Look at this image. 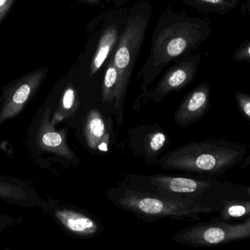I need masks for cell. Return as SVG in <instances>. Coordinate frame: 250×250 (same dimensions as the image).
Listing matches in <instances>:
<instances>
[{
  "label": "cell",
  "instance_id": "cell-1",
  "mask_svg": "<svg viewBox=\"0 0 250 250\" xmlns=\"http://www.w3.org/2000/svg\"><path fill=\"white\" fill-rule=\"evenodd\" d=\"M204 38L201 21L189 17L185 12L176 11L171 4H167L159 16L149 56L140 70L139 77L143 79L141 98H146L148 86L166 67L192 54Z\"/></svg>",
  "mask_w": 250,
  "mask_h": 250
},
{
  "label": "cell",
  "instance_id": "cell-2",
  "mask_svg": "<svg viewBox=\"0 0 250 250\" xmlns=\"http://www.w3.org/2000/svg\"><path fill=\"white\" fill-rule=\"evenodd\" d=\"M124 184L134 189L154 192L175 199L191 200L218 213L225 203L247 195L245 185L219 182L210 177L126 175Z\"/></svg>",
  "mask_w": 250,
  "mask_h": 250
},
{
  "label": "cell",
  "instance_id": "cell-3",
  "mask_svg": "<svg viewBox=\"0 0 250 250\" xmlns=\"http://www.w3.org/2000/svg\"><path fill=\"white\" fill-rule=\"evenodd\" d=\"M248 151L245 144L220 139L191 142L170 151L160 158L165 170L215 178L242 163Z\"/></svg>",
  "mask_w": 250,
  "mask_h": 250
},
{
  "label": "cell",
  "instance_id": "cell-4",
  "mask_svg": "<svg viewBox=\"0 0 250 250\" xmlns=\"http://www.w3.org/2000/svg\"><path fill=\"white\" fill-rule=\"evenodd\" d=\"M107 198L117 208L131 213L140 220L154 223L163 219L178 221H198L201 214L215 212L188 199H177L148 191L140 190L125 184L110 188Z\"/></svg>",
  "mask_w": 250,
  "mask_h": 250
},
{
  "label": "cell",
  "instance_id": "cell-5",
  "mask_svg": "<svg viewBox=\"0 0 250 250\" xmlns=\"http://www.w3.org/2000/svg\"><path fill=\"white\" fill-rule=\"evenodd\" d=\"M151 16L152 7L147 0H140L128 7L126 25L117 48L111 56L120 76L117 104L113 112L118 126H121L124 121L123 109L126 90Z\"/></svg>",
  "mask_w": 250,
  "mask_h": 250
},
{
  "label": "cell",
  "instance_id": "cell-6",
  "mask_svg": "<svg viewBox=\"0 0 250 250\" xmlns=\"http://www.w3.org/2000/svg\"><path fill=\"white\" fill-rule=\"evenodd\" d=\"M128 8L110 9L94 18L85 29L89 76L98 73L117 48L126 25Z\"/></svg>",
  "mask_w": 250,
  "mask_h": 250
},
{
  "label": "cell",
  "instance_id": "cell-7",
  "mask_svg": "<svg viewBox=\"0 0 250 250\" xmlns=\"http://www.w3.org/2000/svg\"><path fill=\"white\" fill-rule=\"evenodd\" d=\"M250 239V217L239 223L228 221L199 223L181 229L171 240L186 246L211 247Z\"/></svg>",
  "mask_w": 250,
  "mask_h": 250
},
{
  "label": "cell",
  "instance_id": "cell-8",
  "mask_svg": "<svg viewBox=\"0 0 250 250\" xmlns=\"http://www.w3.org/2000/svg\"><path fill=\"white\" fill-rule=\"evenodd\" d=\"M43 212L66 234L77 239H90L104 230L101 220L92 213L75 206L61 204L54 200L41 205Z\"/></svg>",
  "mask_w": 250,
  "mask_h": 250
},
{
  "label": "cell",
  "instance_id": "cell-9",
  "mask_svg": "<svg viewBox=\"0 0 250 250\" xmlns=\"http://www.w3.org/2000/svg\"><path fill=\"white\" fill-rule=\"evenodd\" d=\"M201 60V54H196L185 56L175 62L155 87L148 92L147 100L159 104L172 92L182 90L195 79Z\"/></svg>",
  "mask_w": 250,
  "mask_h": 250
},
{
  "label": "cell",
  "instance_id": "cell-10",
  "mask_svg": "<svg viewBox=\"0 0 250 250\" xmlns=\"http://www.w3.org/2000/svg\"><path fill=\"white\" fill-rule=\"evenodd\" d=\"M210 98L209 83H200L182 101L175 112V123L181 127H185L201 120L210 108Z\"/></svg>",
  "mask_w": 250,
  "mask_h": 250
},
{
  "label": "cell",
  "instance_id": "cell-11",
  "mask_svg": "<svg viewBox=\"0 0 250 250\" xmlns=\"http://www.w3.org/2000/svg\"><path fill=\"white\" fill-rule=\"evenodd\" d=\"M83 135L86 145L95 151H106L109 144V135L105 122L98 110H91L83 125Z\"/></svg>",
  "mask_w": 250,
  "mask_h": 250
},
{
  "label": "cell",
  "instance_id": "cell-12",
  "mask_svg": "<svg viewBox=\"0 0 250 250\" xmlns=\"http://www.w3.org/2000/svg\"><path fill=\"white\" fill-rule=\"evenodd\" d=\"M167 140V135L163 131L154 128L150 129L144 134L142 143H139L138 152L141 153L148 163L150 160H156L166 146Z\"/></svg>",
  "mask_w": 250,
  "mask_h": 250
},
{
  "label": "cell",
  "instance_id": "cell-13",
  "mask_svg": "<svg viewBox=\"0 0 250 250\" xmlns=\"http://www.w3.org/2000/svg\"><path fill=\"white\" fill-rule=\"evenodd\" d=\"M120 76L118 70L116 68L112 59L110 57L104 75V84H103V102L108 105L114 112L117 104V93H118Z\"/></svg>",
  "mask_w": 250,
  "mask_h": 250
},
{
  "label": "cell",
  "instance_id": "cell-14",
  "mask_svg": "<svg viewBox=\"0 0 250 250\" xmlns=\"http://www.w3.org/2000/svg\"><path fill=\"white\" fill-rule=\"evenodd\" d=\"M250 217V196L231 200L225 203L217 220L229 221L232 219Z\"/></svg>",
  "mask_w": 250,
  "mask_h": 250
},
{
  "label": "cell",
  "instance_id": "cell-15",
  "mask_svg": "<svg viewBox=\"0 0 250 250\" xmlns=\"http://www.w3.org/2000/svg\"><path fill=\"white\" fill-rule=\"evenodd\" d=\"M30 92L31 87L29 85L24 84L21 86L15 92L11 104L7 107L1 114L2 119L11 117L16 111H18V106L21 105L27 100Z\"/></svg>",
  "mask_w": 250,
  "mask_h": 250
},
{
  "label": "cell",
  "instance_id": "cell-16",
  "mask_svg": "<svg viewBox=\"0 0 250 250\" xmlns=\"http://www.w3.org/2000/svg\"><path fill=\"white\" fill-rule=\"evenodd\" d=\"M234 98L242 115L250 121V95L237 91L235 92Z\"/></svg>",
  "mask_w": 250,
  "mask_h": 250
},
{
  "label": "cell",
  "instance_id": "cell-17",
  "mask_svg": "<svg viewBox=\"0 0 250 250\" xmlns=\"http://www.w3.org/2000/svg\"><path fill=\"white\" fill-rule=\"evenodd\" d=\"M23 219L21 217H14L9 214L0 213V233L8 230L16 225L20 224Z\"/></svg>",
  "mask_w": 250,
  "mask_h": 250
},
{
  "label": "cell",
  "instance_id": "cell-18",
  "mask_svg": "<svg viewBox=\"0 0 250 250\" xmlns=\"http://www.w3.org/2000/svg\"><path fill=\"white\" fill-rule=\"evenodd\" d=\"M76 103V95L74 89L71 86L67 88L62 97V108L65 111H71Z\"/></svg>",
  "mask_w": 250,
  "mask_h": 250
},
{
  "label": "cell",
  "instance_id": "cell-19",
  "mask_svg": "<svg viewBox=\"0 0 250 250\" xmlns=\"http://www.w3.org/2000/svg\"><path fill=\"white\" fill-rule=\"evenodd\" d=\"M233 59L236 62L250 61V43L238 48L233 54Z\"/></svg>",
  "mask_w": 250,
  "mask_h": 250
},
{
  "label": "cell",
  "instance_id": "cell-20",
  "mask_svg": "<svg viewBox=\"0 0 250 250\" xmlns=\"http://www.w3.org/2000/svg\"><path fill=\"white\" fill-rule=\"evenodd\" d=\"M83 4H88V5L95 6V7H99L102 4L101 0H77Z\"/></svg>",
  "mask_w": 250,
  "mask_h": 250
},
{
  "label": "cell",
  "instance_id": "cell-21",
  "mask_svg": "<svg viewBox=\"0 0 250 250\" xmlns=\"http://www.w3.org/2000/svg\"><path fill=\"white\" fill-rule=\"evenodd\" d=\"M129 0H114V5L117 7H122L125 5Z\"/></svg>",
  "mask_w": 250,
  "mask_h": 250
},
{
  "label": "cell",
  "instance_id": "cell-22",
  "mask_svg": "<svg viewBox=\"0 0 250 250\" xmlns=\"http://www.w3.org/2000/svg\"><path fill=\"white\" fill-rule=\"evenodd\" d=\"M6 1H7V0H0V8L5 4Z\"/></svg>",
  "mask_w": 250,
  "mask_h": 250
},
{
  "label": "cell",
  "instance_id": "cell-23",
  "mask_svg": "<svg viewBox=\"0 0 250 250\" xmlns=\"http://www.w3.org/2000/svg\"><path fill=\"white\" fill-rule=\"evenodd\" d=\"M250 159V157H249ZM247 192H248V195H250V185L249 187H247Z\"/></svg>",
  "mask_w": 250,
  "mask_h": 250
},
{
  "label": "cell",
  "instance_id": "cell-24",
  "mask_svg": "<svg viewBox=\"0 0 250 250\" xmlns=\"http://www.w3.org/2000/svg\"><path fill=\"white\" fill-rule=\"evenodd\" d=\"M104 1H105L106 3H110L111 1H112V0H104Z\"/></svg>",
  "mask_w": 250,
  "mask_h": 250
},
{
  "label": "cell",
  "instance_id": "cell-25",
  "mask_svg": "<svg viewBox=\"0 0 250 250\" xmlns=\"http://www.w3.org/2000/svg\"><path fill=\"white\" fill-rule=\"evenodd\" d=\"M4 250H9V249H4Z\"/></svg>",
  "mask_w": 250,
  "mask_h": 250
},
{
  "label": "cell",
  "instance_id": "cell-26",
  "mask_svg": "<svg viewBox=\"0 0 250 250\" xmlns=\"http://www.w3.org/2000/svg\"><path fill=\"white\" fill-rule=\"evenodd\" d=\"M248 62H250V61Z\"/></svg>",
  "mask_w": 250,
  "mask_h": 250
}]
</instances>
